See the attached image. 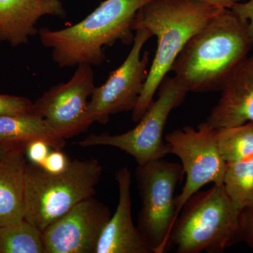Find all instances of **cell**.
I'll use <instances>...</instances> for the list:
<instances>
[{"label":"cell","mask_w":253,"mask_h":253,"mask_svg":"<svg viewBox=\"0 0 253 253\" xmlns=\"http://www.w3.org/2000/svg\"><path fill=\"white\" fill-rule=\"evenodd\" d=\"M253 46L247 21L222 9L188 41L171 71L188 92L220 91Z\"/></svg>","instance_id":"cell-1"},{"label":"cell","mask_w":253,"mask_h":253,"mask_svg":"<svg viewBox=\"0 0 253 253\" xmlns=\"http://www.w3.org/2000/svg\"><path fill=\"white\" fill-rule=\"evenodd\" d=\"M199 0H154L136 15L134 31L144 28L157 38L158 46L132 121L138 123L154 101L163 80L171 71L188 41L219 11Z\"/></svg>","instance_id":"cell-2"},{"label":"cell","mask_w":253,"mask_h":253,"mask_svg":"<svg viewBox=\"0 0 253 253\" xmlns=\"http://www.w3.org/2000/svg\"><path fill=\"white\" fill-rule=\"evenodd\" d=\"M154 0H105L81 22L57 31H38L42 44L50 48L60 68L81 63L99 66L106 56L104 48L134 40L133 25L138 11Z\"/></svg>","instance_id":"cell-3"},{"label":"cell","mask_w":253,"mask_h":253,"mask_svg":"<svg viewBox=\"0 0 253 253\" xmlns=\"http://www.w3.org/2000/svg\"><path fill=\"white\" fill-rule=\"evenodd\" d=\"M239 211L222 184L198 191L183 206L168 240L177 253L224 252L240 239Z\"/></svg>","instance_id":"cell-4"},{"label":"cell","mask_w":253,"mask_h":253,"mask_svg":"<svg viewBox=\"0 0 253 253\" xmlns=\"http://www.w3.org/2000/svg\"><path fill=\"white\" fill-rule=\"evenodd\" d=\"M101 174L102 166L96 159L73 160L58 174L28 162L24 219L44 231L80 202L94 196Z\"/></svg>","instance_id":"cell-5"},{"label":"cell","mask_w":253,"mask_h":253,"mask_svg":"<svg viewBox=\"0 0 253 253\" xmlns=\"http://www.w3.org/2000/svg\"><path fill=\"white\" fill-rule=\"evenodd\" d=\"M187 91L174 77L167 76L158 88V98L153 101L138 125L131 130L111 135L90 134L75 142L82 147L109 146L122 150L135 159L138 166L162 159L170 154V147L163 141V133L171 112L185 99Z\"/></svg>","instance_id":"cell-6"},{"label":"cell","mask_w":253,"mask_h":253,"mask_svg":"<svg viewBox=\"0 0 253 253\" xmlns=\"http://www.w3.org/2000/svg\"><path fill=\"white\" fill-rule=\"evenodd\" d=\"M184 174L181 164L163 158L136 168L141 201L137 227L154 253L167 251L168 240L177 219L174 193Z\"/></svg>","instance_id":"cell-7"},{"label":"cell","mask_w":253,"mask_h":253,"mask_svg":"<svg viewBox=\"0 0 253 253\" xmlns=\"http://www.w3.org/2000/svg\"><path fill=\"white\" fill-rule=\"evenodd\" d=\"M170 154L181 161L186 182L181 194L176 196V213L179 216L188 200L210 183L222 184L226 168L216 139L215 129L200 124L197 129L186 126L165 136Z\"/></svg>","instance_id":"cell-8"},{"label":"cell","mask_w":253,"mask_h":253,"mask_svg":"<svg viewBox=\"0 0 253 253\" xmlns=\"http://www.w3.org/2000/svg\"><path fill=\"white\" fill-rule=\"evenodd\" d=\"M132 47L124 62L110 75L104 84L96 86L88 106L91 124H106L110 116L116 113L132 111L137 104L147 78L149 52L141 50L153 36L144 28L136 30Z\"/></svg>","instance_id":"cell-9"},{"label":"cell","mask_w":253,"mask_h":253,"mask_svg":"<svg viewBox=\"0 0 253 253\" xmlns=\"http://www.w3.org/2000/svg\"><path fill=\"white\" fill-rule=\"evenodd\" d=\"M95 87L92 66L81 63L69 81L52 86L33 103V111L60 136L70 139L84 132L91 125L88 99Z\"/></svg>","instance_id":"cell-10"},{"label":"cell","mask_w":253,"mask_h":253,"mask_svg":"<svg viewBox=\"0 0 253 253\" xmlns=\"http://www.w3.org/2000/svg\"><path fill=\"white\" fill-rule=\"evenodd\" d=\"M111 217L109 207L94 196L81 201L42 231L46 253H96Z\"/></svg>","instance_id":"cell-11"},{"label":"cell","mask_w":253,"mask_h":253,"mask_svg":"<svg viewBox=\"0 0 253 253\" xmlns=\"http://www.w3.org/2000/svg\"><path fill=\"white\" fill-rule=\"evenodd\" d=\"M203 126L213 129L253 123V54L234 70Z\"/></svg>","instance_id":"cell-12"},{"label":"cell","mask_w":253,"mask_h":253,"mask_svg":"<svg viewBox=\"0 0 253 253\" xmlns=\"http://www.w3.org/2000/svg\"><path fill=\"white\" fill-rule=\"evenodd\" d=\"M119 200L105 226L96 253H154L131 217V176L128 168L116 172Z\"/></svg>","instance_id":"cell-13"},{"label":"cell","mask_w":253,"mask_h":253,"mask_svg":"<svg viewBox=\"0 0 253 253\" xmlns=\"http://www.w3.org/2000/svg\"><path fill=\"white\" fill-rule=\"evenodd\" d=\"M66 14L61 0H0V42L27 44L42 16Z\"/></svg>","instance_id":"cell-14"},{"label":"cell","mask_w":253,"mask_h":253,"mask_svg":"<svg viewBox=\"0 0 253 253\" xmlns=\"http://www.w3.org/2000/svg\"><path fill=\"white\" fill-rule=\"evenodd\" d=\"M26 146H9L0 156V226L24 219L28 160Z\"/></svg>","instance_id":"cell-15"},{"label":"cell","mask_w":253,"mask_h":253,"mask_svg":"<svg viewBox=\"0 0 253 253\" xmlns=\"http://www.w3.org/2000/svg\"><path fill=\"white\" fill-rule=\"evenodd\" d=\"M36 140L45 141L51 149L58 151L66 144V139L33 110L0 116V146H26Z\"/></svg>","instance_id":"cell-16"},{"label":"cell","mask_w":253,"mask_h":253,"mask_svg":"<svg viewBox=\"0 0 253 253\" xmlns=\"http://www.w3.org/2000/svg\"><path fill=\"white\" fill-rule=\"evenodd\" d=\"M0 253H46L42 231L26 219L0 226Z\"/></svg>","instance_id":"cell-17"},{"label":"cell","mask_w":253,"mask_h":253,"mask_svg":"<svg viewBox=\"0 0 253 253\" xmlns=\"http://www.w3.org/2000/svg\"><path fill=\"white\" fill-rule=\"evenodd\" d=\"M223 186L241 212L253 203V155L226 164Z\"/></svg>","instance_id":"cell-18"},{"label":"cell","mask_w":253,"mask_h":253,"mask_svg":"<svg viewBox=\"0 0 253 253\" xmlns=\"http://www.w3.org/2000/svg\"><path fill=\"white\" fill-rule=\"evenodd\" d=\"M215 130L218 147L226 163L253 155V122Z\"/></svg>","instance_id":"cell-19"},{"label":"cell","mask_w":253,"mask_h":253,"mask_svg":"<svg viewBox=\"0 0 253 253\" xmlns=\"http://www.w3.org/2000/svg\"><path fill=\"white\" fill-rule=\"evenodd\" d=\"M33 102L23 96L0 94V116L29 112L33 111Z\"/></svg>","instance_id":"cell-20"},{"label":"cell","mask_w":253,"mask_h":253,"mask_svg":"<svg viewBox=\"0 0 253 253\" xmlns=\"http://www.w3.org/2000/svg\"><path fill=\"white\" fill-rule=\"evenodd\" d=\"M51 149H52L45 141H33L26 145L25 154L28 162L42 166L51 152Z\"/></svg>","instance_id":"cell-21"},{"label":"cell","mask_w":253,"mask_h":253,"mask_svg":"<svg viewBox=\"0 0 253 253\" xmlns=\"http://www.w3.org/2000/svg\"><path fill=\"white\" fill-rule=\"evenodd\" d=\"M240 239L253 249V203L245 208L239 218Z\"/></svg>","instance_id":"cell-22"},{"label":"cell","mask_w":253,"mask_h":253,"mask_svg":"<svg viewBox=\"0 0 253 253\" xmlns=\"http://www.w3.org/2000/svg\"><path fill=\"white\" fill-rule=\"evenodd\" d=\"M70 162L71 161L68 159L67 156L61 152V151L53 150L48 155L44 163L41 166L47 172L58 174L66 170Z\"/></svg>","instance_id":"cell-23"},{"label":"cell","mask_w":253,"mask_h":253,"mask_svg":"<svg viewBox=\"0 0 253 253\" xmlns=\"http://www.w3.org/2000/svg\"><path fill=\"white\" fill-rule=\"evenodd\" d=\"M231 9L247 21L248 32L253 45V0L236 3Z\"/></svg>","instance_id":"cell-24"},{"label":"cell","mask_w":253,"mask_h":253,"mask_svg":"<svg viewBox=\"0 0 253 253\" xmlns=\"http://www.w3.org/2000/svg\"><path fill=\"white\" fill-rule=\"evenodd\" d=\"M202 2L217 8V9H231L240 0H199Z\"/></svg>","instance_id":"cell-25"},{"label":"cell","mask_w":253,"mask_h":253,"mask_svg":"<svg viewBox=\"0 0 253 253\" xmlns=\"http://www.w3.org/2000/svg\"><path fill=\"white\" fill-rule=\"evenodd\" d=\"M8 147H9V146H0V156L4 154V151H6V149H7Z\"/></svg>","instance_id":"cell-26"}]
</instances>
